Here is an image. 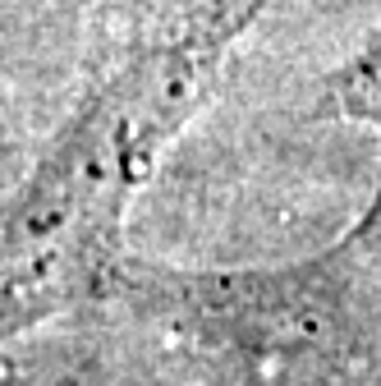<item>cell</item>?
I'll return each mask as SVG.
<instances>
[{
	"label": "cell",
	"mask_w": 381,
	"mask_h": 386,
	"mask_svg": "<svg viewBox=\"0 0 381 386\" xmlns=\"http://www.w3.org/2000/svg\"><path fill=\"white\" fill-rule=\"evenodd\" d=\"M60 386H78V382H60Z\"/></svg>",
	"instance_id": "1"
}]
</instances>
